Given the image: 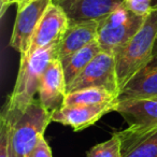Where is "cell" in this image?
<instances>
[{"instance_id":"obj_1","label":"cell","mask_w":157,"mask_h":157,"mask_svg":"<svg viewBox=\"0 0 157 157\" xmlns=\"http://www.w3.org/2000/svg\"><path fill=\"white\" fill-rule=\"evenodd\" d=\"M157 46V10L153 9L136 35L118 52L116 73L121 90L155 56Z\"/></svg>"},{"instance_id":"obj_2","label":"cell","mask_w":157,"mask_h":157,"mask_svg":"<svg viewBox=\"0 0 157 157\" xmlns=\"http://www.w3.org/2000/svg\"><path fill=\"white\" fill-rule=\"evenodd\" d=\"M1 116L10 126V139L15 157H27L44 136L46 127L52 122V114L38 100H33L24 111H11L3 107Z\"/></svg>"},{"instance_id":"obj_3","label":"cell","mask_w":157,"mask_h":157,"mask_svg":"<svg viewBox=\"0 0 157 157\" xmlns=\"http://www.w3.org/2000/svg\"><path fill=\"white\" fill-rule=\"evenodd\" d=\"M56 59H58V45L39 50L27 60L21 61L13 92L8 97L5 107L11 111H24L35 100L43 73Z\"/></svg>"},{"instance_id":"obj_4","label":"cell","mask_w":157,"mask_h":157,"mask_svg":"<svg viewBox=\"0 0 157 157\" xmlns=\"http://www.w3.org/2000/svg\"><path fill=\"white\" fill-rule=\"evenodd\" d=\"M144 18L133 14L125 5L118 7L98 22L97 43L100 50L116 56L140 29Z\"/></svg>"},{"instance_id":"obj_5","label":"cell","mask_w":157,"mask_h":157,"mask_svg":"<svg viewBox=\"0 0 157 157\" xmlns=\"http://www.w3.org/2000/svg\"><path fill=\"white\" fill-rule=\"evenodd\" d=\"M92 87L102 88L120 96L121 87L118 85L116 58L114 55L101 51L82 73L68 86L67 94Z\"/></svg>"},{"instance_id":"obj_6","label":"cell","mask_w":157,"mask_h":157,"mask_svg":"<svg viewBox=\"0 0 157 157\" xmlns=\"http://www.w3.org/2000/svg\"><path fill=\"white\" fill-rule=\"evenodd\" d=\"M69 24V18L65 11L56 3H51L36 28L28 52L21 57V61L27 60L39 50L58 45Z\"/></svg>"},{"instance_id":"obj_7","label":"cell","mask_w":157,"mask_h":157,"mask_svg":"<svg viewBox=\"0 0 157 157\" xmlns=\"http://www.w3.org/2000/svg\"><path fill=\"white\" fill-rule=\"evenodd\" d=\"M53 0H33L21 10H17L10 46L25 56L30 46L33 36L40 20Z\"/></svg>"},{"instance_id":"obj_8","label":"cell","mask_w":157,"mask_h":157,"mask_svg":"<svg viewBox=\"0 0 157 157\" xmlns=\"http://www.w3.org/2000/svg\"><path fill=\"white\" fill-rule=\"evenodd\" d=\"M67 14L70 24L100 22L118 7L124 0H53Z\"/></svg>"},{"instance_id":"obj_9","label":"cell","mask_w":157,"mask_h":157,"mask_svg":"<svg viewBox=\"0 0 157 157\" xmlns=\"http://www.w3.org/2000/svg\"><path fill=\"white\" fill-rule=\"evenodd\" d=\"M115 133L121 140L122 157H157V125L128 126Z\"/></svg>"},{"instance_id":"obj_10","label":"cell","mask_w":157,"mask_h":157,"mask_svg":"<svg viewBox=\"0 0 157 157\" xmlns=\"http://www.w3.org/2000/svg\"><path fill=\"white\" fill-rule=\"evenodd\" d=\"M38 94L40 103L51 114L63 107L67 96V83L59 59L53 61L43 73Z\"/></svg>"},{"instance_id":"obj_11","label":"cell","mask_w":157,"mask_h":157,"mask_svg":"<svg viewBox=\"0 0 157 157\" xmlns=\"http://www.w3.org/2000/svg\"><path fill=\"white\" fill-rule=\"evenodd\" d=\"M116 105H63L52 114V122L69 126L74 131H81L96 124L107 113L115 111Z\"/></svg>"},{"instance_id":"obj_12","label":"cell","mask_w":157,"mask_h":157,"mask_svg":"<svg viewBox=\"0 0 157 157\" xmlns=\"http://www.w3.org/2000/svg\"><path fill=\"white\" fill-rule=\"evenodd\" d=\"M115 112L124 117L128 126L152 127L157 125V96L118 100Z\"/></svg>"},{"instance_id":"obj_13","label":"cell","mask_w":157,"mask_h":157,"mask_svg":"<svg viewBox=\"0 0 157 157\" xmlns=\"http://www.w3.org/2000/svg\"><path fill=\"white\" fill-rule=\"evenodd\" d=\"M98 22L69 24L58 43V59L73 54L97 41Z\"/></svg>"},{"instance_id":"obj_14","label":"cell","mask_w":157,"mask_h":157,"mask_svg":"<svg viewBox=\"0 0 157 157\" xmlns=\"http://www.w3.org/2000/svg\"><path fill=\"white\" fill-rule=\"evenodd\" d=\"M157 96V52L150 63L124 86L118 100Z\"/></svg>"},{"instance_id":"obj_15","label":"cell","mask_w":157,"mask_h":157,"mask_svg":"<svg viewBox=\"0 0 157 157\" xmlns=\"http://www.w3.org/2000/svg\"><path fill=\"white\" fill-rule=\"evenodd\" d=\"M100 52L101 50L96 41L69 56L59 59L63 66L67 87L82 73V71Z\"/></svg>"},{"instance_id":"obj_16","label":"cell","mask_w":157,"mask_h":157,"mask_svg":"<svg viewBox=\"0 0 157 157\" xmlns=\"http://www.w3.org/2000/svg\"><path fill=\"white\" fill-rule=\"evenodd\" d=\"M118 96L102 88H84L67 94L63 105H116Z\"/></svg>"},{"instance_id":"obj_17","label":"cell","mask_w":157,"mask_h":157,"mask_svg":"<svg viewBox=\"0 0 157 157\" xmlns=\"http://www.w3.org/2000/svg\"><path fill=\"white\" fill-rule=\"evenodd\" d=\"M87 157H122L121 140L114 133L107 141L93 146L87 153Z\"/></svg>"},{"instance_id":"obj_18","label":"cell","mask_w":157,"mask_h":157,"mask_svg":"<svg viewBox=\"0 0 157 157\" xmlns=\"http://www.w3.org/2000/svg\"><path fill=\"white\" fill-rule=\"evenodd\" d=\"M0 157H15L10 139V126L3 116L0 117Z\"/></svg>"},{"instance_id":"obj_19","label":"cell","mask_w":157,"mask_h":157,"mask_svg":"<svg viewBox=\"0 0 157 157\" xmlns=\"http://www.w3.org/2000/svg\"><path fill=\"white\" fill-rule=\"evenodd\" d=\"M153 0H124V5L133 14L145 17L152 11Z\"/></svg>"},{"instance_id":"obj_20","label":"cell","mask_w":157,"mask_h":157,"mask_svg":"<svg viewBox=\"0 0 157 157\" xmlns=\"http://www.w3.org/2000/svg\"><path fill=\"white\" fill-rule=\"evenodd\" d=\"M27 157H53L52 151L46 140L44 139V136L38 140L36 146L31 150Z\"/></svg>"},{"instance_id":"obj_21","label":"cell","mask_w":157,"mask_h":157,"mask_svg":"<svg viewBox=\"0 0 157 157\" xmlns=\"http://www.w3.org/2000/svg\"><path fill=\"white\" fill-rule=\"evenodd\" d=\"M152 9L157 10V0H153L152 1Z\"/></svg>"},{"instance_id":"obj_22","label":"cell","mask_w":157,"mask_h":157,"mask_svg":"<svg viewBox=\"0 0 157 157\" xmlns=\"http://www.w3.org/2000/svg\"><path fill=\"white\" fill-rule=\"evenodd\" d=\"M30 1H33V0H26V1H25V3H24V7H25V5H27V3L30 2ZM24 7H23V8H24ZM23 8H22V9H23Z\"/></svg>"},{"instance_id":"obj_23","label":"cell","mask_w":157,"mask_h":157,"mask_svg":"<svg viewBox=\"0 0 157 157\" xmlns=\"http://www.w3.org/2000/svg\"><path fill=\"white\" fill-rule=\"evenodd\" d=\"M156 52H157V46H156ZM156 52H155V53H156Z\"/></svg>"}]
</instances>
